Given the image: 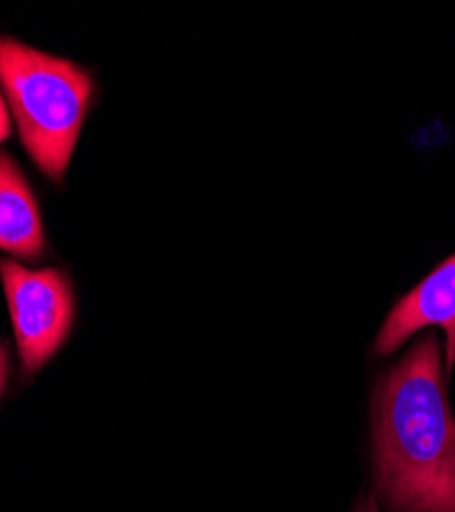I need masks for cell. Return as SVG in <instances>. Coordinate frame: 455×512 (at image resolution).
I'll return each mask as SVG.
<instances>
[{
    "mask_svg": "<svg viewBox=\"0 0 455 512\" xmlns=\"http://www.w3.org/2000/svg\"><path fill=\"white\" fill-rule=\"evenodd\" d=\"M441 367L437 338L425 336L378 386L376 486L392 512H455V420Z\"/></svg>",
    "mask_w": 455,
    "mask_h": 512,
    "instance_id": "6da1fadb",
    "label": "cell"
},
{
    "mask_svg": "<svg viewBox=\"0 0 455 512\" xmlns=\"http://www.w3.org/2000/svg\"><path fill=\"white\" fill-rule=\"evenodd\" d=\"M0 248L27 261L46 250L35 197L7 152H0Z\"/></svg>",
    "mask_w": 455,
    "mask_h": 512,
    "instance_id": "5b68a950",
    "label": "cell"
},
{
    "mask_svg": "<svg viewBox=\"0 0 455 512\" xmlns=\"http://www.w3.org/2000/svg\"><path fill=\"white\" fill-rule=\"evenodd\" d=\"M357 512H376L374 502H371V500H369V502H365L363 506H359V508H357Z\"/></svg>",
    "mask_w": 455,
    "mask_h": 512,
    "instance_id": "ba28073f",
    "label": "cell"
},
{
    "mask_svg": "<svg viewBox=\"0 0 455 512\" xmlns=\"http://www.w3.org/2000/svg\"><path fill=\"white\" fill-rule=\"evenodd\" d=\"M427 326H441L445 330V367L451 369L455 363V256L439 265L396 304L378 334L376 351L388 355Z\"/></svg>",
    "mask_w": 455,
    "mask_h": 512,
    "instance_id": "277c9868",
    "label": "cell"
},
{
    "mask_svg": "<svg viewBox=\"0 0 455 512\" xmlns=\"http://www.w3.org/2000/svg\"><path fill=\"white\" fill-rule=\"evenodd\" d=\"M7 379H9V355H7V349L0 345V398L5 394Z\"/></svg>",
    "mask_w": 455,
    "mask_h": 512,
    "instance_id": "52a82bcc",
    "label": "cell"
},
{
    "mask_svg": "<svg viewBox=\"0 0 455 512\" xmlns=\"http://www.w3.org/2000/svg\"><path fill=\"white\" fill-rule=\"evenodd\" d=\"M0 84L21 142L44 175H66L91 97V74L68 60L0 37Z\"/></svg>",
    "mask_w": 455,
    "mask_h": 512,
    "instance_id": "7a4b0ae2",
    "label": "cell"
},
{
    "mask_svg": "<svg viewBox=\"0 0 455 512\" xmlns=\"http://www.w3.org/2000/svg\"><path fill=\"white\" fill-rule=\"evenodd\" d=\"M9 136H11V119H9L5 97L0 93V144H3Z\"/></svg>",
    "mask_w": 455,
    "mask_h": 512,
    "instance_id": "8992f818",
    "label": "cell"
},
{
    "mask_svg": "<svg viewBox=\"0 0 455 512\" xmlns=\"http://www.w3.org/2000/svg\"><path fill=\"white\" fill-rule=\"evenodd\" d=\"M23 375L44 367L66 343L74 322V291L58 269L31 271L0 261Z\"/></svg>",
    "mask_w": 455,
    "mask_h": 512,
    "instance_id": "3957f363",
    "label": "cell"
}]
</instances>
